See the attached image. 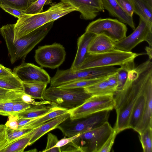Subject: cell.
Returning a JSON list of instances; mask_svg holds the SVG:
<instances>
[{"instance_id":"1","label":"cell","mask_w":152,"mask_h":152,"mask_svg":"<svg viewBox=\"0 0 152 152\" xmlns=\"http://www.w3.org/2000/svg\"><path fill=\"white\" fill-rule=\"evenodd\" d=\"M151 79L152 62L149 59L128 71L127 80L123 88L114 96L117 118L113 128L117 134L130 129V118L133 108L147 83Z\"/></svg>"},{"instance_id":"2","label":"cell","mask_w":152,"mask_h":152,"mask_svg":"<svg viewBox=\"0 0 152 152\" xmlns=\"http://www.w3.org/2000/svg\"><path fill=\"white\" fill-rule=\"evenodd\" d=\"M54 22L47 23L15 40L13 39L15 24L2 26L0 28V33L6 43L11 63L13 64L21 59L24 61L29 52L48 34Z\"/></svg>"},{"instance_id":"3","label":"cell","mask_w":152,"mask_h":152,"mask_svg":"<svg viewBox=\"0 0 152 152\" xmlns=\"http://www.w3.org/2000/svg\"><path fill=\"white\" fill-rule=\"evenodd\" d=\"M114 131L108 121L93 129L80 134L73 140L61 147V152H98Z\"/></svg>"},{"instance_id":"4","label":"cell","mask_w":152,"mask_h":152,"mask_svg":"<svg viewBox=\"0 0 152 152\" xmlns=\"http://www.w3.org/2000/svg\"><path fill=\"white\" fill-rule=\"evenodd\" d=\"M91 96L83 88H61L50 86L46 89L43 99L68 111L81 105Z\"/></svg>"},{"instance_id":"5","label":"cell","mask_w":152,"mask_h":152,"mask_svg":"<svg viewBox=\"0 0 152 152\" xmlns=\"http://www.w3.org/2000/svg\"><path fill=\"white\" fill-rule=\"evenodd\" d=\"M110 111H101L75 119L71 120L69 118L58 125L56 128L60 129L65 136H73L94 129L107 121Z\"/></svg>"},{"instance_id":"6","label":"cell","mask_w":152,"mask_h":152,"mask_svg":"<svg viewBox=\"0 0 152 152\" xmlns=\"http://www.w3.org/2000/svg\"><path fill=\"white\" fill-rule=\"evenodd\" d=\"M142 54L116 49L99 54L88 53L84 62L77 70L94 67L121 66L127 62L134 60L137 56Z\"/></svg>"},{"instance_id":"7","label":"cell","mask_w":152,"mask_h":152,"mask_svg":"<svg viewBox=\"0 0 152 152\" xmlns=\"http://www.w3.org/2000/svg\"><path fill=\"white\" fill-rule=\"evenodd\" d=\"M114 96L92 95L83 104L71 110L69 118L71 120L84 118L94 113L106 110H112L115 106Z\"/></svg>"},{"instance_id":"8","label":"cell","mask_w":152,"mask_h":152,"mask_svg":"<svg viewBox=\"0 0 152 152\" xmlns=\"http://www.w3.org/2000/svg\"><path fill=\"white\" fill-rule=\"evenodd\" d=\"M127 30L126 25L117 19L99 18L90 23L85 32L103 35L117 42L126 37Z\"/></svg>"},{"instance_id":"9","label":"cell","mask_w":152,"mask_h":152,"mask_svg":"<svg viewBox=\"0 0 152 152\" xmlns=\"http://www.w3.org/2000/svg\"><path fill=\"white\" fill-rule=\"evenodd\" d=\"M66 56L64 46L55 43L39 47L35 50L34 57L36 62L41 67L55 69L63 63Z\"/></svg>"},{"instance_id":"10","label":"cell","mask_w":152,"mask_h":152,"mask_svg":"<svg viewBox=\"0 0 152 152\" xmlns=\"http://www.w3.org/2000/svg\"><path fill=\"white\" fill-rule=\"evenodd\" d=\"M102 74V70L99 67L75 71L70 68L66 70L58 69L55 75L50 79V86L57 87L77 80L98 78L100 77Z\"/></svg>"},{"instance_id":"11","label":"cell","mask_w":152,"mask_h":152,"mask_svg":"<svg viewBox=\"0 0 152 152\" xmlns=\"http://www.w3.org/2000/svg\"><path fill=\"white\" fill-rule=\"evenodd\" d=\"M144 41L152 47V27L140 18L138 26L131 34L120 41L114 42L115 48L122 51L130 52L137 45Z\"/></svg>"},{"instance_id":"12","label":"cell","mask_w":152,"mask_h":152,"mask_svg":"<svg viewBox=\"0 0 152 152\" xmlns=\"http://www.w3.org/2000/svg\"><path fill=\"white\" fill-rule=\"evenodd\" d=\"M49 22V13L48 10L38 14H25L19 18L15 24L13 39H19Z\"/></svg>"},{"instance_id":"13","label":"cell","mask_w":152,"mask_h":152,"mask_svg":"<svg viewBox=\"0 0 152 152\" xmlns=\"http://www.w3.org/2000/svg\"><path fill=\"white\" fill-rule=\"evenodd\" d=\"M13 72L22 82H39L48 84L50 83L51 79L49 75L42 68L24 61L15 67Z\"/></svg>"},{"instance_id":"14","label":"cell","mask_w":152,"mask_h":152,"mask_svg":"<svg viewBox=\"0 0 152 152\" xmlns=\"http://www.w3.org/2000/svg\"><path fill=\"white\" fill-rule=\"evenodd\" d=\"M61 1L75 8L80 13V18L86 20H93L104 11L103 0Z\"/></svg>"},{"instance_id":"15","label":"cell","mask_w":152,"mask_h":152,"mask_svg":"<svg viewBox=\"0 0 152 152\" xmlns=\"http://www.w3.org/2000/svg\"><path fill=\"white\" fill-rule=\"evenodd\" d=\"M96 35L85 32L79 37L76 54L70 68L71 70H77L84 62L88 54V51L90 44Z\"/></svg>"},{"instance_id":"16","label":"cell","mask_w":152,"mask_h":152,"mask_svg":"<svg viewBox=\"0 0 152 152\" xmlns=\"http://www.w3.org/2000/svg\"><path fill=\"white\" fill-rule=\"evenodd\" d=\"M104 10L116 18L120 22L128 25L134 30L135 26L132 17L129 15L121 8L115 0H103Z\"/></svg>"},{"instance_id":"17","label":"cell","mask_w":152,"mask_h":152,"mask_svg":"<svg viewBox=\"0 0 152 152\" xmlns=\"http://www.w3.org/2000/svg\"><path fill=\"white\" fill-rule=\"evenodd\" d=\"M151 83H152V79L147 83L133 108L130 118V129L134 130L141 121L144 110L147 89L148 85Z\"/></svg>"},{"instance_id":"18","label":"cell","mask_w":152,"mask_h":152,"mask_svg":"<svg viewBox=\"0 0 152 152\" xmlns=\"http://www.w3.org/2000/svg\"><path fill=\"white\" fill-rule=\"evenodd\" d=\"M149 127H152V83L148 85L147 89L145 103L142 120L134 130L140 133Z\"/></svg>"},{"instance_id":"19","label":"cell","mask_w":152,"mask_h":152,"mask_svg":"<svg viewBox=\"0 0 152 152\" xmlns=\"http://www.w3.org/2000/svg\"><path fill=\"white\" fill-rule=\"evenodd\" d=\"M70 114L67 113L57 117L41 125L34 129V135L30 140L29 146L31 145L41 137L57 127L69 117Z\"/></svg>"},{"instance_id":"20","label":"cell","mask_w":152,"mask_h":152,"mask_svg":"<svg viewBox=\"0 0 152 152\" xmlns=\"http://www.w3.org/2000/svg\"><path fill=\"white\" fill-rule=\"evenodd\" d=\"M115 49L114 41L104 35H96L90 44L88 53L90 54H99Z\"/></svg>"},{"instance_id":"21","label":"cell","mask_w":152,"mask_h":152,"mask_svg":"<svg viewBox=\"0 0 152 152\" xmlns=\"http://www.w3.org/2000/svg\"><path fill=\"white\" fill-rule=\"evenodd\" d=\"M58 107L50 104L31 105L30 107L17 114L19 118H32L41 117Z\"/></svg>"},{"instance_id":"22","label":"cell","mask_w":152,"mask_h":152,"mask_svg":"<svg viewBox=\"0 0 152 152\" xmlns=\"http://www.w3.org/2000/svg\"><path fill=\"white\" fill-rule=\"evenodd\" d=\"M107 78L92 85L84 88L85 90L87 93L91 96H114L116 94L117 90L109 84Z\"/></svg>"},{"instance_id":"23","label":"cell","mask_w":152,"mask_h":152,"mask_svg":"<svg viewBox=\"0 0 152 152\" xmlns=\"http://www.w3.org/2000/svg\"><path fill=\"white\" fill-rule=\"evenodd\" d=\"M134 13L152 27V7L143 0H130Z\"/></svg>"},{"instance_id":"24","label":"cell","mask_w":152,"mask_h":152,"mask_svg":"<svg viewBox=\"0 0 152 152\" xmlns=\"http://www.w3.org/2000/svg\"><path fill=\"white\" fill-rule=\"evenodd\" d=\"M47 10L49 13V22L55 20L72 12L77 11L74 7L62 1L52 3Z\"/></svg>"},{"instance_id":"25","label":"cell","mask_w":152,"mask_h":152,"mask_svg":"<svg viewBox=\"0 0 152 152\" xmlns=\"http://www.w3.org/2000/svg\"><path fill=\"white\" fill-rule=\"evenodd\" d=\"M34 129L28 134L8 144L1 152H23L34 134Z\"/></svg>"},{"instance_id":"26","label":"cell","mask_w":152,"mask_h":152,"mask_svg":"<svg viewBox=\"0 0 152 152\" xmlns=\"http://www.w3.org/2000/svg\"><path fill=\"white\" fill-rule=\"evenodd\" d=\"M68 111L65 109L58 107L40 117L31 120L22 127L35 129L57 117L68 113Z\"/></svg>"},{"instance_id":"27","label":"cell","mask_w":152,"mask_h":152,"mask_svg":"<svg viewBox=\"0 0 152 152\" xmlns=\"http://www.w3.org/2000/svg\"><path fill=\"white\" fill-rule=\"evenodd\" d=\"M23 84L25 93L35 99L43 100V95L48 84L45 83L23 82Z\"/></svg>"},{"instance_id":"28","label":"cell","mask_w":152,"mask_h":152,"mask_svg":"<svg viewBox=\"0 0 152 152\" xmlns=\"http://www.w3.org/2000/svg\"><path fill=\"white\" fill-rule=\"evenodd\" d=\"M0 88L11 91H24L23 83L15 74L0 76Z\"/></svg>"},{"instance_id":"29","label":"cell","mask_w":152,"mask_h":152,"mask_svg":"<svg viewBox=\"0 0 152 152\" xmlns=\"http://www.w3.org/2000/svg\"><path fill=\"white\" fill-rule=\"evenodd\" d=\"M107 77L77 80L64 84L57 87L61 88H84L99 82Z\"/></svg>"},{"instance_id":"30","label":"cell","mask_w":152,"mask_h":152,"mask_svg":"<svg viewBox=\"0 0 152 152\" xmlns=\"http://www.w3.org/2000/svg\"><path fill=\"white\" fill-rule=\"evenodd\" d=\"M32 3L31 0H0V8L2 7H10L23 12L26 10Z\"/></svg>"},{"instance_id":"31","label":"cell","mask_w":152,"mask_h":152,"mask_svg":"<svg viewBox=\"0 0 152 152\" xmlns=\"http://www.w3.org/2000/svg\"><path fill=\"white\" fill-rule=\"evenodd\" d=\"M139 134L143 151L152 152V127H149Z\"/></svg>"},{"instance_id":"32","label":"cell","mask_w":152,"mask_h":152,"mask_svg":"<svg viewBox=\"0 0 152 152\" xmlns=\"http://www.w3.org/2000/svg\"><path fill=\"white\" fill-rule=\"evenodd\" d=\"M52 3V0H37L23 12L25 14L30 15L40 13L43 12V7L45 5L50 4Z\"/></svg>"},{"instance_id":"33","label":"cell","mask_w":152,"mask_h":152,"mask_svg":"<svg viewBox=\"0 0 152 152\" xmlns=\"http://www.w3.org/2000/svg\"><path fill=\"white\" fill-rule=\"evenodd\" d=\"M8 144L28 134L33 129L19 127L13 130L7 128Z\"/></svg>"},{"instance_id":"34","label":"cell","mask_w":152,"mask_h":152,"mask_svg":"<svg viewBox=\"0 0 152 152\" xmlns=\"http://www.w3.org/2000/svg\"><path fill=\"white\" fill-rule=\"evenodd\" d=\"M23 91H11L0 88V102L21 97Z\"/></svg>"},{"instance_id":"35","label":"cell","mask_w":152,"mask_h":152,"mask_svg":"<svg viewBox=\"0 0 152 152\" xmlns=\"http://www.w3.org/2000/svg\"><path fill=\"white\" fill-rule=\"evenodd\" d=\"M58 141L56 135L50 133H48L46 147L42 152H61V148L54 147Z\"/></svg>"},{"instance_id":"36","label":"cell","mask_w":152,"mask_h":152,"mask_svg":"<svg viewBox=\"0 0 152 152\" xmlns=\"http://www.w3.org/2000/svg\"><path fill=\"white\" fill-rule=\"evenodd\" d=\"M18 98L0 102V115L7 116L12 115L13 107Z\"/></svg>"},{"instance_id":"37","label":"cell","mask_w":152,"mask_h":152,"mask_svg":"<svg viewBox=\"0 0 152 152\" xmlns=\"http://www.w3.org/2000/svg\"><path fill=\"white\" fill-rule=\"evenodd\" d=\"M128 71L124 67L121 66L116 72L117 92L121 90L124 86L127 80Z\"/></svg>"},{"instance_id":"38","label":"cell","mask_w":152,"mask_h":152,"mask_svg":"<svg viewBox=\"0 0 152 152\" xmlns=\"http://www.w3.org/2000/svg\"><path fill=\"white\" fill-rule=\"evenodd\" d=\"M31 105L23 102L21 99V97H19L13 105L12 115L20 113L30 107Z\"/></svg>"},{"instance_id":"39","label":"cell","mask_w":152,"mask_h":152,"mask_svg":"<svg viewBox=\"0 0 152 152\" xmlns=\"http://www.w3.org/2000/svg\"><path fill=\"white\" fill-rule=\"evenodd\" d=\"M117 134L116 131L114 129L113 132L110 134L98 152H110L114 143Z\"/></svg>"},{"instance_id":"40","label":"cell","mask_w":152,"mask_h":152,"mask_svg":"<svg viewBox=\"0 0 152 152\" xmlns=\"http://www.w3.org/2000/svg\"><path fill=\"white\" fill-rule=\"evenodd\" d=\"M123 10L129 15L132 17L134 13L130 0H115Z\"/></svg>"},{"instance_id":"41","label":"cell","mask_w":152,"mask_h":152,"mask_svg":"<svg viewBox=\"0 0 152 152\" xmlns=\"http://www.w3.org/2000/svg\"><path fill=\"white\" fill-rule=\"evenodd\" d=\"M8 144L7 127L5 125L0 124V152Z\"/></svg>"},{"instance_id":"42","label":"cell","mask_w":152,"mask_h":152,"mask_svg":"<svg viewBox=\"0 0 152 152\" xmlns=\"http://www.w3.org/2000/svg\"><path fill=\"white\" fill-rule=\"evenodd\" d=\"M21 99L23 102L31 105L48 104L51 103L49 101L47 100L36 102L32 96L25 93L21 96Z\"/></svg>"},{"instance_id":"43","label":"cell","mask_w":152,"mask_h":152,"mask_svg":"<svg viewBox=\"0 0 152 152\" xmlns=\"http://www.w3.org/2000/svg\"><path fill=\"white\" fill-rule=\"evenodd\" d=\"M18 115H11L8 116V119L5 125L7 128L15 130L18 128Z\"/></svg>"},{"instance_id":"44","label":"cell","mask_w":152,"mask_h":152,"mask_svg":"<svg viewBox=\"0 0 152 152\" xmlns=\"http://www.w3.org/2000/svg\"><path fill=\"white\" fill-rule=\"evenodd\" d=\"M1 8L6 12L18 18L25 14L22 11L15 8L5 7H2Z\"/></svg>"},{"instance_id":"45","label":"cell","mask_w":152,"mask_h":152,"mask_svg":"<svg viewBox=\"0 0 152 152\" xmlns=\"http://www.w3.org/2000/svg\"><path fill=\"white\" fill-rule=\"evenodd\" d=\"M80 133H79L75 136L68 138L64 137L58 140L54 147L61 148L70 142L74 139L80 135Z\"/></svg>"},{"instance_id":"46","label":"cell","mask_w":152,"mask_h":152,"mask_svg":"<svg viewBox=\"0 0 152 152\" xmlns=\"http://www.w3.org/2000/svg\"><path fill=\"white\" fill-rule=\"evenodd\" d=\"M15 74L11 69L0 64V76H10Z\"/></svg>"},{"instance_id":"47","label":"cell","mask_w":152,"mask_h":152,"mask_svg":"<svg viewBox=\"0 0 152 152\" xmlns=\"http://www.w3.org/2000/svg\"><path fill=\"white\" fill-rule=\"evenodd\" d=\"M19 118L18 120V128L22 127L28 123L35 119L37 118Z\"/></svg>"},{"instance_id":"48","label":"cell","mask_w":152,"mask_h":152,"mask_svg":"<svg viewBox=\"0 0 152 152\" xmlns=\"http://www.w3.org/2000/svg\"><path fill=\"white\" fill-rule=\"evenodd\" d=\"M146 53L149 57V59L151 60L152 58V49L150 46H146L145 48Z\"/></svg>"},{"instance_id":"49","label":"cell","mask_w":152,"mask_h":152,"mask_svg":"<svg viewBox=\"0 0 152 152\" xmlns=\"http://www.w3.org/2000/svg\"><path fill=\"white\" fill-rule=\"evenodd\" d=\"M151 7H152V0H143Z\"/></svg>"},{"instance_id":"50","label":"cell","mask_w":152,"mask_h":152,"mask_svg":"<svg viewBox=\"0 0 152 152\" xmlns=\"http://www.w3.org/2000/svg\"><path fill=\"white\" fill-rule=\"evenodd\" d=\"M31 0L33 2L34 1H37V0Z\"/></svg>"}]
</instances>
